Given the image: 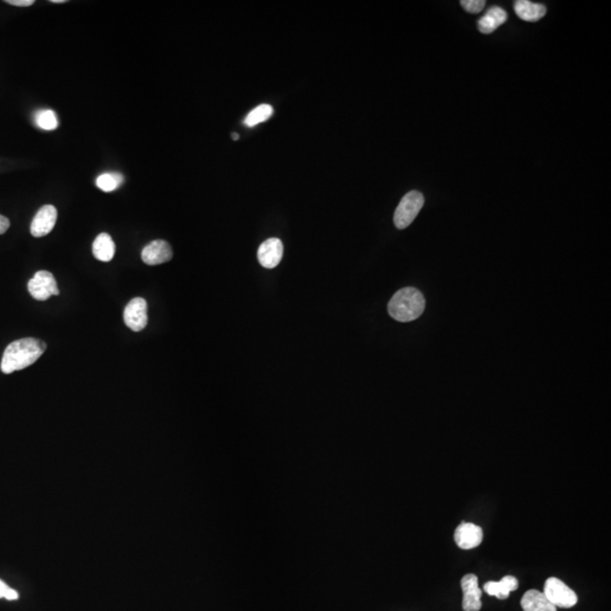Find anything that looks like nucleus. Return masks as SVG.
<instances>
[{
    "instance_id": "1",
    "label": "nucleus",
    "mask_w": 611,
    "mask_h": 611,
    "mask_svg": "<svg viewBox=\"0 0 611 611\" xmlns=\"http://www.w3.org/2000/svg\"><path fill=\"white\" fill-rule=\"evenodd\" d=\"M47 346L38 339L26 337L14 341L7 346L1 360V371L6 375L22 371L33 364L45 353Z\"/></svg>"
},
{
    "instance_id": "2",
    "label": "nucleus",
    "mask_w": 611,
    "mask_h": 611,
    "mask_svg": "<svg viewBox=\"0 0 611 611\" xmlns=\"http://www.w3.org/2000/svg\"><path fill=\"white\" fill-rule=\"evenodd\" d=\"M425 297L416 288L399 290L389 302V313L395 320L401 323L412 322L425 311Z\"/></svg>"
},
{
    "instance_id": "3",
    "label": "nucleus",
    "mask_w": 611,
    "mask_h": 611,
    "mask_svg": "<svg viewBox=\"0 0 611 611\" xmlns=\"http://www.w3.org/2000/svg\"><path fill=\"white\" fill-rule=\"evenodd\" d=\"M425 204V199L421 193L417 190L410 192L401 199L400 204L395 210L394 224L398 229H405L415 221L422 206Z\"/></svg>"
},
{
    "instance_id": "4",
    "label": "nucleus",
    "mask_w": 611,
    "mask_h": 611,
    "mask_svg": "<svg viewBox=\"0 0 611 611\" xmlns=\"http://www.w3.org/2000/svg\"><path fill=\"white\" fill-rule=\"evenodd\" d=\"M543 594L556 608H572L578 603L575 592L557 578H549L546 581Z\"/></svg>"
},
{
    "instance_id": "5",
    "label": "nucleus",
    "mask_w": 611,
    "mask_h": 611,
    "mask_svg": "<svg viewBox=\"0 0 611 611\" xmlns=\"http://www.w3.org/2000/svg\"><path fill=\"white\" fill-rule=\"evenodd\" d=\"M27 289L30 295L39 302H45L52 295H59L61 293L54 274L48 271L36 272L34 277L29 281Z\"/></svg>"
},
{
    "instance_id": "6",
    "label": "nucleus",
    "mask_w": 611,
    "mask_h": 611,
    "mask_svg": "<svg viewBox=\"0 0 611 611\" xmlns=\"http://www.w3.org/2000/svg\"><path fill=\"white\" fill-rule=\"evenodd\" d=\"M124 320L134 332H141L146 327L148 322V302L143 298H134L125 308Z\"/></svg>"
},
{
    "instance_id": "7",
    "label": "nucleus",
    "mask_w": 611,
    "mask_h": 611,
    "mask_svg": "<svg viewBox=\"0 0 611 611\" xmlns=\"http://www.w3.org/2000/svg\"><path fill=\"white\" fill-rule=\"evenodd\" d=\"M57 208L54 205H45L40 208L31 223V235L41 238L49 235L57 222Z\"/></svg>"
},
{
    "instance_id": "8",
    "label": "nucleus",
    "mask_w": 611,
    "mask_h": 611,
    "mask_svg": "<svg viewBox=\"0 0 611 611\" xmlns=\"http://www.w3.org/2000/svg\"><path fill=\"white\" fill-rule=\"evenodd\" d=\"M454 539L458 548L470 550L481 545L484 532L476 524L462 522L455 530Z\"/></svg>"
},
{
    "instance_id": "9",
    "label": "nucleus",
    "mask_w": 611,
    "mask_h": 611,
    "mask_svg": "<svg viewBox=\"0 0 611 611\" xmlns=\"http://www.w3.org/2000/svg\"><path fill=\"white\" fill-rule=\"evenodd\" d=\"M461 587L463 591L464 611H479L481 609L482 591L478 585V578L474 574H467L461 580Z\"/></svg>"
},
{
    "instance_id": "10",
    "label": "nucleus",
    "mask_w": 611,
    "mask_h": 611,
    "mask_svg": "<svg viewBox=\"0 0 611 611\" xmlns=\"http://www.w3.org/2000/svg\"><path fill=\"white\" fill-rule=\"evenodd\" d=\"M284 256V244L280 239L270 238L259 246L257 252L258 262L263 268H274Z\"/></svg>"
},
{
    "instance_id": "11",
    "label": "nucleus",
    "mask_w": 611,
    "mask_h": 611,
    "mask_svg": "<svg viewBox=\"0 0 611 611\" xmlns=\"http://www.w3.org/2000/svg\"><path fill=\"white\" fill-rule=\"evenodd\" d=\"M171 246L164 240L152 241L142 252L143 262L148 265H160L171 261Z\"/></svg>"
},
{
    "instance_id": "12",
    "label": "nucleus",
    "mask_w": 611,
    "mask_h": 611,
    "mask_svg": "<svg viewBox=\"0 0 611 611\" xmlns=\"http://www.w3.org/2000/svg\"><path fill=\"white\" fill-rule=\"evenodd\" d=\"M507 13L502 7L493 6L478 21V29L481 33L490 34L507 21Z\"/></svg>"
},
{
    "instance_id": "13",
    "label": "nucleus",
    "mask_w": 611,
    "mask_h": 611,
    "mask_svg": "<svg viewBox=\"0 0 611 611\" xmlns=\"http://www.w3.org/2000/svg\"><path fill=\"white\" fill-rule=\"evenodd\" d=\"M514 10L518 17L525 22H538L545 17L547 8L541 3H531L529 0H518L514 3Z\"/></svg>"
},
{
    "instance_id": "14",
    "label": "nucleus",
    "mask_w": 611,
    "mask_h": 611,
    "mask_svg": "<svg viewBox=\"0 0 611 611\" xmlns=\"http://www.w3.org/2000/svg\"><path fill=\"white\" fill-rule=\"evenodd\" d=\"M523 611H557V608L546 598L543 592L529 590L521 600Z\"/></svg>"
},
{
    "instance_id": "15",
    "label": "nucleus",
    "mask_w": 611,
    "mask_h": 611,
    "mask_svg": "<svg viewBox=\"0 0 611 611\" xmlns=\"http://www.w3.org/2000/svg\"><path fill=\"white\" fill-rule=\"evenodd\" d=\"M518 587V578L512 575L504 576L500 582H487L484 585V590L489 596H496L498 599H507L512 591Z\"/></svg>"
},
{
    "instance_id": "16",
    "label": "nucleus",
    "mask_w": 611,
    "mask_h": 611,
    "mask_svg": "<svg viewBox=\"0 0 611 611\" xmlns=\"http://www.w3.org/2000/svg\"><path fill=\"white\" fill-rule=\"evenodd\" d=\"M93 255L98 261L101 262H110L116 254L115 241L112 240L111 235L106 232L100 233L93 242Z\"/></svg>"
},
{
    "instance_id": "17",
    "label": "nucleus",
    "mask_w": 611,
    "mask_h": 611,
    "mask_svg": "<svg viewBox=\"0 0 611 611\" xmlns=\"http://www.w3.org/2000/svg\"><path fill=\"white\" fill-rule=\"evenodd\" d=\"M124 183V176L118 173V172H108L99 176L97 179V186L100 190L110 193L117 190Z\"/></svg>"
},
{
    "instance_id": "18",
    "label": "nucleus",
    "mask_w": 611,
    "mask_h": 611,
    "mask_svg": "<svg viewBox=\"0 0 611 611\" xmlns=\"http://www.w3.org/2000/svg\"><path fill=\"white\" fill-rule=\"evenodd\" d=\"M273 115V108L270 105H261L252 110L245 119V125L248 127L256 126L263 121H268Z\"/></svg>"
},
{
    "instance_id": "19",
    "label": "nucleus",
    "mask_w": 611,
    "mask_h": 611,
    "mask_svg": "<svg viewBox=\"0 0 611 611\" xmlns=\"http://www.w3.org/2000/svg\"><path fill=\"white\" fill-rule=\"evenodd\" d=\"M36 126L43 130H54L58 127L57 116L52 110H41L36 112Z\"/></svg>"
},
{
    "instance_id": "20",
    "label": "nucleus",
    "mask_w": 611,
    "mask_h": 611,
    "mask_svg": "<svg viewBox=\"0 0 611 611\" xmlns=\"http://www.w3.org/2000/svg\"><path fill=\"white\" fill-rule=\"evenodd\" d=\"M461 6L463 7L467 13L471 14H478L485 8V0H462Z\"/></svg>"
},
{
    "instance_id": "21",
    "label": "nucleus",
    "mask_w": 611,
    "mask_h": 611,
    "mask_svg": "<svg viewBox=\"0 0 611 611\" xmlns=\"http://www.w3.org/2000/svg\"><path fill=\"white\" fill-rule=\"evenodd\" d=\"M1 598H5L8 601H14L18 599V592L0 580V599Z\"/></svg>"
},
{
    "instance_id": "22",
    "label": "nucleus",
    "mask_w": 611,
    "mask_h": 611,
    "mask_svg": "<svg viewBox=\"0 0 611 611\" xmlns=\"http://www.w3.org/2000/svg\"><path fill=\"white\" fill-rule=\"evenodd\" d=\"M6 3L13 6L27 7L33 5L34 0H7Z\"/></svg>"
},
{
    "instance_id": "23",
    "label": "nucleus",
    "mask_w": 611,
    "mask_h": 611,
    "mask_svg": "<svg viewBox=\"0 0 611 611\" xmlns=\"http://www.w3.org/2000/svg\"><path fill=\"white\" fill-rule=\"evenodd\" d=\"M9 226H10V222H9L8 219L3 215H0V235H3L9 229Z\"/></svg>"
},
{
    "instance_id": "24",
    "label": "nucleus",
    "mask_w": 611,
    "mask_h": 611,
    "mask_svg": "<svg viewBox=\"0 0 611 611\" xmlns=\"http://www.w3.org/2000/svg\"><path fill=\"white\" fill-rule=\"evenodd\" d=\"M52 3H65V0H52Z\"/></svg>"
},
{
    "instance_id": "25",
    "label": "nucleus",
    "mask_w": 611,
    "mask_h": 611,
    "mask_svg": "<svg viewBox=\"0 0 611 611\" xmlns=\"http://www.w3.org/2000/svg\"><path fill=\"white\" fill-rule=\"evenodd\" d=\"M232 137H233V139H235V141H237V139H239V135H238V134H232Z\"/></svg>"
}]
</instances>
